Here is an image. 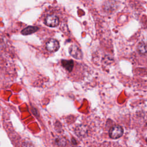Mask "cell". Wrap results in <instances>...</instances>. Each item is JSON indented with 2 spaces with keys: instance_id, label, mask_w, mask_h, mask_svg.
Wrapping results in <instances>:
<instances>
[{
  "instance_id": "cell-1",
  "label": "cell",
  "mask_w": 147,
  "mask_h": 147,
  "mask_svg": "<svg viewBox=\"0 0 147 147\" xmlns=\"http://www.w3.org/2000/svg\"><path fill=\"white\" fill-rule=\"evenodd\" d=\"M123 130L121 126L115 125L113 126L109 130V136L111 138L115 139L119 138L123 134Z\"/></svg>"
},
{
  "instance_id": "cell-2",
  "label": "cell",
  "mask_w": 147,
  "mask_h": 147,
  "mask_svg": "<svg viewBox=\"0 0 147 147\" xmlns=\"http://www.w3.org/2000/svg\"><path fill=\"white\" fill-rule=\"evenodd\" d=\"M45 24L50 27L57 26L59 24V18L53 14L48 15L45 18Z\"/></svg>"
},
{
  "instance_id": "cell-3",
  "label": "cell",
  "mask_w": 147,
  "mask_h": 147,
  "mask_svg": "<svg viewBox=\"0 0 147 147\" xmlns=\"http://www.w3.org/2000/svg\"><path fill=\"white\" fill-rule=\"evenodd\" d=\"M69 52L70 55L74 58L79 60H81L83 58V53L81 49L75 44L72 45L69 48Z\"/></svg>"
},
{
  "instance_id": "cell-4",
  "label": "cell",
  "mask_w": 147,
  "mask_h": 147,
  "mask_svg": "<svg viewBox=\"0 0 147 147\" xmlns=\"http://www.w3.org/2000/svg\"><path fill=\"white\" fill-rule=\"evenodd\" d=\"M46 48L49 52H55L57 51L60 47L58 41L55 39H50L46 43Z\"/></svg>"
},
{
  "instance_id": "cell-5",
  "label": "cell",
  "mask_w": 147,
  "mask_h": 147,
  "mask_svg": "<svg viewBox=\"0 0 147 147\" xmlns=\"http://www.w3.org/2000/svg\"><path fill=\"white\" fill-rule=\"evenodd\" d=\"M61 64L64 68L69 72L72 71L74 66V61L72 60H63Z\"/></svg>"
},
{
  "instance_id": "cell-6",
  "label": "cell",
  "mask_w": 147,
  "mask_h": 147,
  "mask_svg": "<svg viewBox=\"0 0 147 147\" xmlns=\"http://www.w3.org/2000/svg\"><path fill=\"white\" fill-rule=\"evenodd\" d=\"M38 29V28L34 26H29L26 28H24L22 31L21 33L24 35H28L32 33H33L36 32H37Z\"/></svg>"
},
{
  "instance_id": "cell-7",
  "label": "cell",
  "mask_w": 147,
  "mask_h": 147,
  "mask_svg": "<svg viewBox=\"0 0 147 147\" xmlns=\"http://www.w3.org/2000/svg\"><path fill=\"white\" fill-rule=\"evenodd\" d=\"M86 129L84 128L83 126H79L76 129V134L80 136H83L86 133Z\"/></svg>"
},
{
  "instance_id": "cell-8",
  "label": "cell",
  "mask_w": 147,
  "mask_h": 147,
  "mask_svg": "<svg viewBox=\"0 0 147 147\" xmlns=\"http://www.w3.org/2000/svg\"><path fill=\"white\" fill-rule=\"evenodd\" d=\"M138 51L142 54L145 55L146 53V45L144 42H140L138 45Z\"/></svg>"
}]
</instances>
